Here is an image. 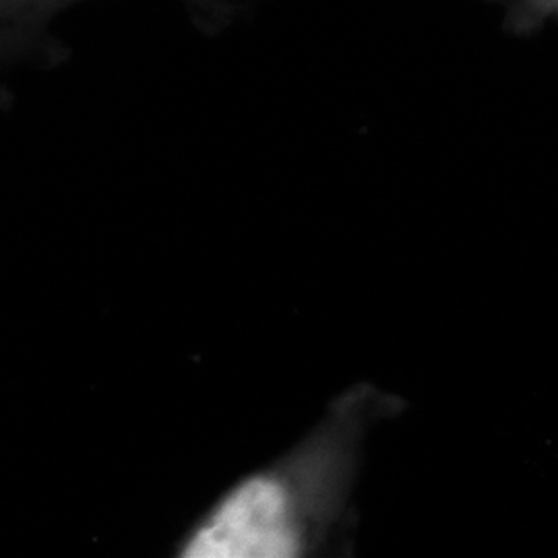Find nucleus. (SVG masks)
Listing matches in <instances>:
<instances>
[{"label":"nucleus","mask_w":558,"mask_h":558,"mask_svg":"<svg viewBox=\"0 0 558 558\" xmlns=\"http://www.w3.org/2000/svg\"><path fill=\"white\" fill-rule=\"evenodd\" d=\"M359 399L331 414L274 465L240 480L191 527L189 558H296L320 555L338 536L360 440Z\"/></svg>","instance_id":"f257e3e1"},{"label":"nucleus","mask_w":558,"mask_h":558,"mask_svg":"<svg viewBox=\"0 0 558 558\" xmlns=\"http://www.w3.org/2000/svg\"><path fill=\"white\" fill-rule=\"evenodd\" d=\"M73 0H2V17L20 25H32L40 23L50 13L59 11L60 7L69 4Z\"/></svg>","instance_id":"f03ea898"}]
</instances>
